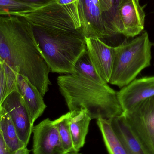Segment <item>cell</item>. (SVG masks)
<instances>
[{
	"instance_id": "cell-1",
	"label": "cell",
	"mask_w": 154,
	"mask_h": 154,
	"mask_svg": "<svg viewBox=\"0 0 154 154\" xmlns=\"http://www.w3.org/2000/svg\"><path fill=\"white\" fill-rule=\"evenodd\" d=\"M0 60L14 73L29 80L43 97L48 92L50 71L31 25L23 17L0 14Z\"/></svg>"
},
{
	"instance_id": "cell-2",
	"label": "cell",
	"mask_w": 154,
	"mask_h": 154,
	"mask_svg": "<svg viewBox=\"0 0 154 154\" xmlns=\"http://www.w3.org/2000/svg\"><path fill=\"white\" fill-rule=\"evenodd\" d=\"M57 83L69 111L84 109L91 119L107 120L123 113L117 92L108 84H100L76 74L60 76Z\"/></svg>"
},
{
	"instance_id": "cell-3",
	"label": "cell",
	"mask_w": 154,
	"mask_h": 154,
	"mask_svg": "<svg viewBox=\"0 0 154 154\" xmlns=\"http://www.w3.org/2000/svg\"><path fill=\"white\" fill-rule=\"evenodd\" d=\"M31 26L39 49L50 72L74 74L77 60L86 50L82 32Z\"/></svg>"
},
{
	"instance_id": "cell-4",
	"label": "cell",
	"mask_w": 154,
	"mask_h": 154,
	"mask_svg": "<svg viewBox=\"0 0 154 154\" xmlns=\"http://www.w3.org/2000/svg\"><path fill=\"white\" fill-rule=\"evenodd\" d=\"M152 43L147 32L114 47V64L109 83L122 88L151 65Z\"/></svg>"
},
{
	"instance_id": "cell-5",
	"label": "cell",
	"mask_w": 154,
	"mask_h": 154,
	"mask_svg": "<svg viewBox=\"0 0 154 154\" xmlns=\"http://www.w3.org/2000/svg\"><path fill=\"white\" fill-rule=\"evenodd\" d=\"M147 154H154V96L122 113Z\"/></svg>"
},
{
	"instance_id": "cell-6",
	"label": "cell",
	"mask_w": 154,
	"mask_h": 154,
	"mask_svg": "<svg viewBox=\"0 0 154 154\" xmlns=\"http://www.w3.org/2000/svg\"><path fill=\"white\" fill-rule=\"evenodd\" d=\"M78 11L85 38L101 40L111 38L103 20L99 0H78Z\"/></svg>"
},
{
	"instance_id": "cell-7",
	"label": "cell",
	"mask_w": 154,
	"mask_h": 154,
	"mask_svg": "<svg viewBox=\"0 0 154 154\" xmlns=\"http://www.w3.org/2000/svg\"><path fill=\"white\" fill-rule=\"evenodd\" d=\"M2 106L10 116L20 140L27 146L34 125L32 123L29 114L19 90L10 93Z\"/></svg>"
},
{
	"instance_id": "cell-8",
	"label": "cell",
	"mask_w": 154,
	"mask_h": 154,
	"mask_svg": "<svg viewBox=\"0 0 154 154\" xmlns=\"http://www.w3.org/2000/svg\"><path fill=\"white\" fill-rule=\"evenodd\" d=\"M118 15L119 34L134 38L143 31L145 13L139 0H120Z\"/></svg>"
},
{
	"instance_id": "cell-9",
	"label": "cell",
	"mask_w": 154,
	"mask_h": 154,
	"mask_svg": "<svg viewBox=\"0 0 154 154\" xmlns=\"http://www.w3.org/2000/svg\"><path fill=\"white\" fill-rule=\"evenodd\" d=\"M33 154H65L53 121L47 118L33 127Z\"/></svg>"
},
{
	"instance_id": "cell-10",
	"label": "cell",
	"mask_w": 154,
	"mask_h": 154,
	"mask_svg": "<svg viewBox=\"0 0 154 154\" xmlns=\"http://www.w3.org/2000/svg\"><path fill=\"white\" fill-rule=\"evenodd\" d=\"M86 50L97 73L109 83L114 64L115 49L98 38H85Z\"/></svg>"
},
{
	"instance_id": "cell-11",
	"label": "cell",
	"mask_w": 154,
	"mask_h": 154,
	"mask_svg": "<svg viewBox=\"0 0 154 154\" xmlns=\"http://www.w3.org/2000/svg\"><path fill=\"white\" fill-rule=\"evenodd\" d=\"M117 96L123 112L129 111L154 96V76L134 80L117 92Z\"/></svg>"
},
{
	"instance_id": "cell-12",
	"label": "cell",
	"mask_w": 154,
	"mask_h": 154,
	"mask_svg": "<svg viewBox=\"0 0 154 154\" xmlns=\"http://www.w3.org/2000/svg\"><path fill=\"white\" fill-rule=\"evenodd\" d=\"M18 89L29 114L32 123L34 122L42 115L47 107L43 97L38 90L26 78L16 75Z\"/></svg>"
},
{
	"instance_id": "cell-13",
	"label": "cell",
	"mask_w": 154,
	"mask_h": 154,
	"mask_svg": "<svg viewBox=\"0 0 154 154\" xmlns=\"http://www.w3.org/2000/svg\"><path fill=\"white\" fill-rule=\"evenodd\" d=\"M113 131L130 154H147L129 127L123 114L110 120Z\"/></svg>"
},
{
	"instance_id": "cell-14",
	"label": "cell",
	"mask_w": 154,
	"mask_h": 154,
	"mask_svg": "<svg viewBox=\"0 0 154 154\" xmlns=\"http://www.w3.org/2000/svg\"><path fill=\"white\" fill-rule=\"evenodd\" d=\"M69 124L72 141L76 152L84 146L91 120L88 111L84 109L69 111Z\"/></svg>"
},
{
	"instance_id": "cell-15",
	"label": "cell",
	"mask_w": 154,
	"mask_h": 154,
	"mask_svg": "<svg viewBox=\"0 0 154 154\" xmlns=\"http://www.w3.org/2000/svg\"><path fill=\"white\" fill-rule=\"evenodd\" d=\"M0 131L9 149L12 153L25 146L20 140L15 126L3 107L0 109Z\"/></svg>"
},
{
	"instance_id": "cell-16",
	"label": "cell",
	"mask_w": 154,
	"mask_h": 154,
	"mask_svg": "<svg viewBox=\"0 0 154 154\" xmlns=\"http://www.w3.org/2000/svg\"><path fill=\"white\" fill-rule=\"evenodd\" d=\"M97 123L109 154H130L113 131L110 120L98 119Z\"/></svg>"
},
{
	"instance_id": "cell-17",
	"label": "cell",
	"mask_w": 154,
	"mask_h": 154,
	"mask_svg": "<svg viewBox=\"0 0 154 154\" xmlns=\"http://www.w3.org/2000/svg\"><path fill=\"white\" fill-rule=\"evenodd\" d=\"M120 0H99L103 20L111 35L119 34L118 10Z\"/></svg>"
},
{
	"instance_id": "cell-18",
	"label": "cell",
	"mask_w": 154,
	"mask_h": 154,
	"mask_svg": "<svg viewBox=\"0 0 154 154\" xmlns=\"http://www.w3.org/2000/svg\"><path fill=\"white\" fill-rule=\"evenodd\" d=\"M74 70V74L83 76L100 84H108L97 73L90 59L87 50L77 60Z\"/></svg>"
},
{
	"instance_id": "cell-19",
	"label": "cell",
	"mask_w": 154,
	"mask_h": 154,
	"mask_svg": "<svg viewBox=\"0 0 154 154\" xmlns=\"http://www.w3.org/2000/svg\"><path fill=\"white\" fill-rule=\"evenodd\" d=\"M70 112L62 115L53 121L58 131L63 147L66 153L78 152L74 148L72 136L69 127V119Z\"/></svg>"
},
{
	"instance_id": "cell-20",
	"label": "cell",
	"mask_w": 154,
	"mask_h": 154,
	"mask_svg": "<svg viewBox=\"0 0 154 154\" xmlns=\"http://www.w3.org/2000/svg\"><path fill=\"white\" fill-rule=\"evenodd\" d=\"M36 5L19 0H0V14L19 16L24 12L39 8Z\"/></svg>"
},
{
	"instance_id": "cell-21",
	"label": "cell",
	"mask_w": 154,
	"mask_h": 154,
	"mask_svg": "<svg viewBox=\"0 0 154 154\" xmlns=\"http://www.w3.org/2000/svg\"><path fill=\"white\" fill-rule=\"evenodd\" d=\"M5 87L4 68L3 64L2 61V67L0 71V109L3 103L4 90Z\"/></svg>"
},
{
	"instance_id": "cell-22",
	"label": "cell",
	"mask_w": 154,
	"mask_h": 154,
	"mask_svg": "<svg viewBox=\"0 0 154 154\" xmlns=\"http://www.w3.org/2000/svg\"><path fill=\"white\" fill-rule=\"evenodd\" d=\"M19 1L28 3L36 5L39 7H42L55 2L56 0H19Z\"/></svg>"
},
{
	"instance_id": "cell-23",
	"label": "cell",
	"mask_w": 154,
	"mask_h": 154,
	"mask_svg": "<svg viewBox=\"0 0 154 154\" xmlns=\"http://www.w3.org/2000/svg\"><path fill=\"white\" fill-rule=\"evenodd\" d=\"M8 148L0 131V154H13Z\"/></svg>"
},
{
	"instance_id": "cell-24",
	"label": "cell",
	"mask_w": 154,
	"mask_h": 154,
	"mask_svg": "<svg viewBox=\"0 0 154 154\" xmlns=\"http://www.w3.org/2000/svg\"><path fill=\"white\" fill-rule=\"evenodd\" d=\"M30 151L27 148V146H24L17 150L13 154H29Z\"/></svg>"
},
{
	"instance_id": "cell-25",
	"label": "cell",
	"mask_w": 154,
	"mask_h": 154,
	"mask_svg": "<svg viewBox=\"0 0 154 154\" xmlns=\"http://www.w3.org/2000/svg\"><path fill=\"white\" fill-rule=\"evenodd\" d=\"M65 154H81L80 153H79V152H70V153H67Z\"/></svg>"
},
{
	"instance_id": "cell-26",
	"label": "cell",
	"mask_w": 154,
	"mask_h": 154,
	"mask_svg": "<svg viewBox=\"0 0 154 154\" xmlns=\"http://www.w3.org/2000/svg\"><path fill=\"white\" fill-rule=\"evenodd\" d=\"M1 67H2V61H1V60H0V71L1 70Z\"/></svg>"
}]
</instances>
